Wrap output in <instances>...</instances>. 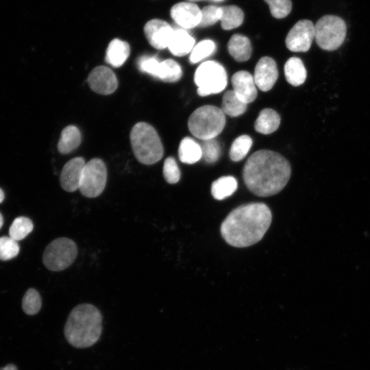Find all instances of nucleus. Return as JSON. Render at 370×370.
<instances>
[{
	"instance_id": "nucleus-1",
	"label": "nucleus",
	"mask_w": 370,
	"mask_h": 370,
	"mask_svg": "<svg viewBox=\"0 0 370 370\" xmlns=\"http://www.w3.org/2000/svg\"><path fill=\"white\" fill-rule=\"evenodd\" d=\"M288 161L281 154L271 150H259L246 161L243 177L247 188L260 197L280 193L291 177Z\"/></svg>"
},
{
	"instance_id": "nucleus-2",
	"label": "nucleus",
	"mask_w": 370,
	"mask_h": 370,
	"mask_svg": "<svg viewBox=\"0 0 370 370\" xmlns=\"http://www.w3.org/2000/svg\"><path fill=\"white\" fill-rule=\"evenodd\" d=\"M271 220V212L266 204L243 205L233 210L223 221L221 235L233 247H249L263 238Z\"/></svg>"
},
{
	"instance_id": "nucleus-3",
	"label": "nucleus",
	"mask_w": 370,
	"mask_h": 370,
	"mask_svg": "<svg viewBox=\"0 0 370 370\" xmlns=\"http://www.w3.org/2000/svg\"><path fill=\"white\" fill-rule=\"evenodd\" d=\"M101 330V314L90 304L75 306L69 314L64 329L67 341L77 348L94 345L99 340Z\"/></svg>"
},
{
	"instance_id": "nucleus-4",
	"label": "nucleus",
	"mask_w": 370,
	"mask_h": 370,
	"mask_svg": "<svg viewBox=\"0 0 370 370\" xmlns=\"http://www.w3.org/2000/svg\"><path fill=\"white\" fill-rule=\"evenodd\" d=\"M130 143L136 158L142 164L150 165L163 156V146L156 130L145 122L134 125L130 132Z\"/></svg>"
},
{
	"instance_id": "nucleus-5",
	"label": "nucleus",
	"mask_w": 370,
	"mask_h": 370,
	"mask_svg": "<svg viewBox=\"0 0 370 370\" xmlns=\"http://www.w3.org/2000/svg\"><path fill=\"white\" fill-rule=\"evenodd\" d=\"M225 125V116L222 110L210 105L196 109L188 121L190 133L202 140L215 138L223 131Z\"/></svg>"
},
{
	"instance_id": "nucleus-6",
	"label": "nucleus",
	"mask_w": 370,
	"mask_h": 370,
	"mask_svg": "<svg viewBox=\"0 0 370 370\" xmlns=\"http://www.w3.org/2000/svg\"><path fill=\"white\" fill-rule=\"evenodd\" d=\"M314 30V38L318 46L323 50L334 51L343 43L347 26L342 18L328 14L318 20Z\"/></svg>"
},
{
	"instance_id": "nucleus-7",
	"label": "nucleus",
	"mask_w": 370,
	"mask_h": 370,
	"mask_svg": "<svg viewBox=\"0 0 370 370\" xmlns=\"http://www.w3.org/2000/svg\"><path fill=\"white\" fill-rule=\"evenodd\" d=\"M194 81L197 86V93L200 96L219 93L226 87L227 73L220 63L208 60L197 67Z\"/></svg>"
},
{
	"instance_id": "nucleus-8",
	"label": "nucleus",
	"mask_w": 370,
	"mask_h": 370,
	"mask_svg": "<svg viewBox=\"0 0 370 370\" xmlns=\"http://www.w3.org/2000/svg\"><path fill=\"white\" fill-rule=\"evenodd\" d=\"M77 255V247L71 239L61 237L52 241L45 248L42 262L47 269L60 271L71 266Z\"/></svg>"
},
{
	"instance_id": "nucleus-9",
	"label": "nucleus",
	"mask_w": 370,
	"mask_h": 370,
	"mask_svg": "<svg viewBox=\"0 0 370 370\" xmlns=\"http://www.w3.org/2000/svg\"><path fill=\"white\" fill-rule=\"evenodd\" d=\"M106 181L105 163L99 158H93L86 162L84 167L79 189L84 196L94 198L102 193Z\"/></svg>"
},
{
	"instance_id": "nucleus-10",
	"label": "nucleus",
	"mask_w": 370,
	"mask_h": 370,
	"mask_svg": "<svg viewBox=\"0 0 370 370\" xmlns=\"http://www.w3.org/2000/svg\"><path fill=\"white\" fill-rule=\"evenodd\" d=\"M314 35L313 23L307 19L300 20L288 33L285 40L286 47L293 52H306L310 49Z\"/></svg>"
},
{
	"instance_id": "nucleus-11",
	"label": "nucleus",
	"mask_w": 370,
	"mask_h": 370,
	"mask_svg": "<svg viewBox=\"0 0 370 370\" xmlns=\"http://www.w3.org/2000/svg\"><path fill=\"white\" fill-rule=\"evenodd\" d=\"M88 84L95 92L110 95L118 87V80L114 72L108 67L99 66L94 68L88 75Z\"/></svg>"
},
{
	"instance_id": "nucleus-12",
	"label": "nucleus",
	"mask_w": 370,
	"mask_h": 370,
	"mask_svg": "<svg viewBox=\"0 0 370 370\" xmlns=\"http://www.w3.org/2000/svg\"><path fill=\"white\" fill-rule=\"evenodd\" d=\"M173 28L165 21L152 19L144 27V32L149 43L157 49H163L168 47Z\"/></svg>"
},
{
	"instance_id": "nucleus-13",
	"label": "nucleus",
	"mask_w": 370,
	"mask_h": 370,
	"mask_svg": "<svg viewBox=\"0 0 370 370\" xmlns=\"http://www.w3.org/2000/svg\"><path fill=\"white\" fill-rule=\"evenodd\" d=\"M278 77L277 64L270 57L261 58L254 70V79L256 86L262 91H268L274 86Z\"/></svg>"
},
{
	"instance_id": "nucleus-14",
	"label": "nucleus",
	"mask_w": 370,
	"mask_h": 370,
	"mask_svg": "<svg viewBox=\"0 0 370 370\" xmlns=\"http://www.w3.org/2000/svg\"><path fill=\"white\" fill-rule=\"evenodd\" d=\"M171 16L183 29H191L199 26L201 21V10L194 3L180 2L171 9Z\"/></svg>"
},
{
	"instance_id": "nucleus-15",
	"label": "nucleus",
	"mask_w": 370,
	"mask_h": 370,
	"mask_svg": "<svg viewBox=\"0 0 370 370\" xmlns=\"http://www.w3.org/2000/svg\"><path fill=\"white\" fill-rule=\"evenodd\" d=\"M85 164L84 159L82 157L74 158L65 164L60 178V185L64 190L74 192L79 188Z\"/></svg>"
},
{
	"instance_id": "nucleus-16",
	"label": "nucleus",
	"mask_w": 370,
	"mask_h": 370,
	"mask_svg": "<svg viewBox=\"0 0 370 370\" xmlns=\"http://www.w3.org/2000/svg\"><path fill=\"white\" fill-rule=\"evenodd\" d=\"M233 91L245 103L254 101L257 97L256 85L251 75L247 71H240L232 77Z\"/></svg>"
},
{
	"instance_id": "nucleus-17",
	"label": "nucleus",
	"mask_w": 370,
	"mask_h": 370,
	"mask_svg": "<svg viewBox=\"0 0 370 370\" xmlns=\"http://www.w3.org/2000/svg\"><path fill=\"white\" fill-rule=\"evenodd\" d=\"M195 40L184 29H173L168 49L175 56H184L191 52Z\"/></svg>"
},
{
	"instance_id": "nucleus-18",
	"label": "nucleus",
	"mask_w": 370,
	"mask_h": 370,
	"mask_svg": "<svg viewBox=\"0 0 370 370\" xmlns=\"http://www.w3.org/2000/svg\"><path fill=\"white\" fill-rule=\"evenodd\" d=\"M182 75V68L180 64L172 59L158 61L153 71L151 76L164 82H177Z\"/></svg>"
},
{
	"instance_id": "nucleus-19",
	"label": "nucleus",
	"mask_w": 370,
	"mask_h": 370,
	"mask_svg": "<svg viewBox=\"0 0 370 370\" xmlns=\"http://www.w3.org/2000/svg\"><path fill=\"white\" fill-rule=\"evenodd\" d=\"M130 53L129 44L122 40L115 38L111 40L106 50L105 60L112 66H121Z\"/></svg>"
},
{
	"instance_id": "nucleus-20",
	"label": "nucleus",
	"mask_w": 370,
	"mask_h": 370,
	"mask_svg": "<svg viewBox=\"0 0 370 370\" xmlns=\"http://www.w3.org/2000/svg\"><path fill=\"white\" fill-rule=\"evenodd\" d=\"M230 54L238 62H245L249 59L252 48L247 37L241 34H234L227 44Z\"/></svg>"
},
{
	"instance_id": "nucleus-21",
	"label": "nucleus",
	"mask_w": 370,
	"mask_h": 370,
	"mask_svg": "<svg viewBox=\"0 0 370 370\" xmlns=\"http://www.w3.org/2000/svg\"><path fill=\"white\" fill-rule=\"evenodd\" d=\"M280 116L274 110L265 108L261 110L255 122V130L262 134H269L278 130Z\"/></svg>"
},
{
	"instance_id": "nucleus-22",
	"label": "nucleus",
	"mask_w": 370,
	"mask_h": 370,
	"mask_svg": "<svg viewBox=\"0 0 370 370\" xmlns=\"http://www.w3.org/2000/svg\"><path fill=\"white\" fill-rule=\"evenodd\" d=\"M284 75L290 84L295 86L302 84L307 75L302 60L297 57L290 58L284 65Z\"/></svg>"
},
{
	"instance_id": "nucleus-23",
	"label": "nucleus",
	"mask_w": 370,
	"mask_h": 370,
	"mask_svg": "<svg viewBox=\"0 0 370 370\" xmlns=\"http://www.w3.org/2000/svg\"><path fill=\"white\" fill-rule=\"evenodd\" d=\"M81 140L82 136L79 129L74 125H69L61 132L58 149L61 153H69L79 147Z\"/></svg>"
},
{
	"instance_id": "nucleus-24",
	"label": "nucleus",
	"mask_w": 370,
	"mask_h": 370,
	"mask_svg": "<svg viewBox=\"0 0 370 370\" xmlns=\"http://www.w3.org/2000/svg\"><path fill=\"white\" fill-rule=\"evenodd\" d=\"M178 155L182 162L194 164L202 158L201 145L192 138L185 137L180 142Z\"/></svg>"
},
{
	"instance_id": "nucleus-25",
	"label": "nucleus",
	"mask_w": 370,
	"mask_h": 370,
	"mask_svg": "<svg viewBox=\"0 0 370 370\" xmlns=\"http://www.w3.org/2000/svg\"><path fill=\"white\" fill-rule=\"evenodd\" d=\"M243 10L236 5L220 7L221 25L223 29L230 30L239 27L243 22Z\"/></svg>"
},
{
	"instance_id": "nucleus-26",
	"label": "nucleus",
	"mask_w": 370,
	"mask_h": 370,
	"mask_svg": "<svg viewBox=\"0 0 370 370\" xmlns=\"http://www.w3.org/2000/svg\"><path fill=\"white\" fill-rule=\"evenodd\" d=\"M237 186V181L234 177L223 176L213 182L211 193L214 199L222 200L232 195Z\"/></svg>"
},
{
	"instance_id": "nucleus-27",
	"label": "nucleus",
	"mask_w": 370,
	"mask_h": 370,
	"mask_svg": "<svg viewBox=\"0 0 370 370\" xmlns=\"http://www.w3.org/2000/svg\"><path fill=\"white\" fill-rule=\"evenodd\" d=\"M247 104L242 101L233 90H227L223 97L221 110L230 116H238L247 110Z\"/></svg>"
},
{
	"instance_id": "nucleus-28",
	"label": "nucleus",
	"mask_w": 370,
	"mask_h": 370,
	"mask_svg": "<svg viewBox=\"0 0 370 370\" xmlns=\"http://www.w3.org/2000/svg\"><path fill=\"white\" fill-rule=\"evenodd\" d=\"M34 228L32 220L26 217H16L9 229V236L18 241L25 238Z\"/></svg>"
},
{
	"instance_id": "nucleus-29",
	"label": "nucleus",
	"mask_w": 370,
	"mask_h": 370,
	"mask_svg": "<svg viewBox=\"0 0 370 370\" xmlns=\"http://www.w3.org/2000/svg\"><path fill=\"white\" fill-rule=\"evenodd\" d=\"M252 145V139L248 135H241L232 143L230 149V157L232 160L238 162L248 153Z\"/></svg>"
},
{
	"instance_id": "nucleus-30",
	"label": "nucleus",
	"mask_w": 370,
	"mask_h": 370,
	"mask_svg": "<svg viewBox=\"0 0 370 370\" xmlns=\"http://www.w3.org/2000/svg\"><path fill=\"white\" fill-rule=\"evenodd\" d=\"M216 50V45L212 40H203L194 46L189 60L192 64L197 63L212 55Z\"/></svg>"
},
{
	"instance_id": "nucleus-31",
	"label": "nucleus",
	"mask_w": 370,
	"mask_h": 370,
	"mask_svg": "<svg viewBox=\"0 0 370 370\" xmlns=\"http://www.w3.org/2000/svg\"><path fill=\"white\" fill-rule=\"evenodd\" d=\"M41 306L42 301L39 293L34 288H29L22 300L24 312L29 315L36 314L39 312Z\"/></svg>"
},
{
	"instance_id": "nucleus-32",
	"label": "nucleus",
	"mask_w": 370,
	"mask_h": 370,
	"mask_svg": "<svg viewBox=\"0 0 370 370\" xmlns=\"http://www.w3.org/2000/svg\"><path fill=\"white\" fill-rule=\"evenodd\" d=\"M201 148L202 158L208 164L216 162L221 156V147L215 138L202 140Z\"/></svg>"
},
{
	"instance_id": "nucleus-33",
	"label": "nucleus",
	"mask_w": 370,
	"mask_h": 370,
	"mask_svg": "<svg viewBox=\"0 0 370 370\" xmlns=\"http://www.w3.org/2000/svg\"><path fill=\"white\" fill-rule=\"evenodd\" d=\"M20 251L16 241L10 236L0 237V260L6 261L16 257Z\"/></svg>"
},
{
	"instance_id": "nucleus-34",
	"label": "nucleus",
	"mask_w": 370,
	"mask_h": 370,
	"mask_svg": "<svg viewBox=\"0 0 370 370\" xmlns=\"http://www.w3.org/2000/svg\"><path fill=\"white\" fill-rule=\"evenodd\" d=\"M269 5L271 15L276 18L288 16L292 9L291 0H264Z\"/></svg>"
},
{
	"instance_id": "nucleus-35",
	"label": "nucleus",
	"mask_w": 370,
	"mask_h": 370,
	"mask_svg": "<svg viewBox=\"0 0 370 370\" xmlns=\"http://www.w3.org/2000/svg\"><path fill=\"white\" fill-rule=\"evenodd\" d=\"M220 19V7L207 5L201 10L199 27H205L214 25Z\"/></svg>"
},
{
	"instance_id": "nucleus-36",
	"label": "nucleus",
	"mask_w": 370,
	"mask_h": 370,
	"mask_svg": "<svg viewBox=\"0 0 370 370\" xmlns=\"http://www.w3.org/2000/svg\"><path fill=\"white\" fill-rule=\"evenodd\" d=\"M163 175L169 184H175L180 180V171L173 157H169L164 160Z\"/></svg>"
},
{
	"instance_id": "nucleus-37",
	"label": "nucleus",
	"mask_w": 370,
	"mask_h": 370,
	"mask_svg": "<svg viewBox=\"0 0 370 370\" xmlns=\"http://www.w3.org/2000/svg\"><path fill=\"white\" fill-rule=\"evenodd\" d=\"M0 370H18V369L14 365L8 364L5 367L0 368Z\"/></svg>"
},
{
	"instance_id": "nucleus-38",
	"label": "nucleus",
	"mask_w": 370,
	"mask_h": 370,
	"mask_svg": "<svg viewBox=\"0 0 370 370\" xmlns=\"http://www.w3.org/2000/svg\"><path fill=\"white\" fill-rule=\"evenodd\" d=\"M4 199V193L2 190V189L0 188V204L3 201Z\"/></svg>"
},
{
	"instance_id": "nucleus-39",
	"label": "nucleus",
	"mask_w": 370,
	"mask_h": 370,
	"mask_svg": "<svg viewBox=\"0 0 370 370\" xmlns=\"http://www.w3.org/2000/svg\"><path fill=\"white\" fill-rule=\"evenodd\" d=\"M3 224V218L2 214L0 212V229L2 227Z\"/></svg>"
},
{
	"instance_id": "nucleus-40",
	"label": "nucleus",
	"mask_w": 370,
	"mask_h": 370,
	"mask_svg": "<svg viewBox=\"0 0 370 370\" xmlns=\"http://www.w3.org/2000/svg\"><path fill=\"white\" fill-rule=\"evenodd\" d=\"M187 1L194 2V1H202V0H187Z\"/></svg>"
},
{
	"instance_id": "nucleus-41",
	"label": "nucleus",
	"mask_w": 370,
	"mask_h": 370,
	"mask_svg": "<svg viewBox=\"0 0 370 370\" xmlns=\"http://www.w3.org/2000/svg\"><path fill=\"white\" fill-rule=\"evenodd\" d=\"M213 1H223V0H212Z\"/></svg>"
}]
</instances>
